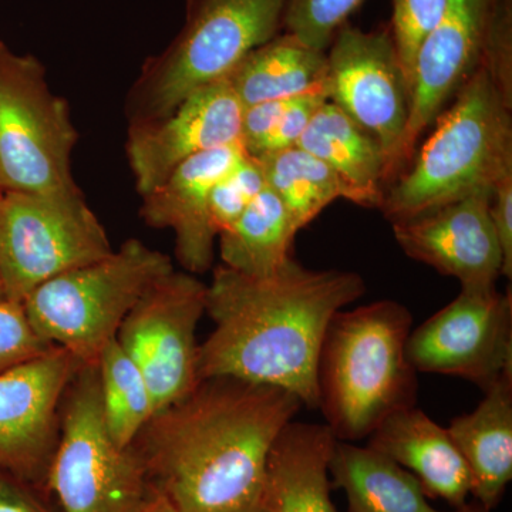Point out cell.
Wrapping results in <instances>:
<instances>
[{"mask_svg":"<svg viewBox=\"0 0 512 512\" xmlns=\"http://www.w3.org/2000/svg\"><path fill=\"white\" fill-rule=\"evenodd\" d=\"M303 404L278 387L210 377L151 417L134 446L177 512H241L262 503L276 440Z\"/></svg>","mask_w":512,"mask_h":512,"instance_id":"1","label":"cell"},{"mask_svg":"<svg viewBox=\"0 0 512 512\" xmlns=\"http://www.w3.org/2000/svg\"><path fill=\"white\" fill-rule=\"evenodd\" d=\"M366 291L362 276L308 269L289 258L275 274L251 278L218 266L205 313L214 322L200 345L198 376L278 387L319 407L320 349L330 320Z\"/></svg>","mask_w":512,"mask_h":512,"instance_id":"2","label":"cell"},{"mask_svg":"<svg viewBox=\"0 0 512 512\" xmlns=\"http://www.w3.org/2000/svg\"><path fill=\"white\" fill-rule=\"evenodd\" d=\"M412 313L377 301L330 320L318 366L319 407L339 441L366 439L387 417L416 406L417 372L406 353Z\"/></svg>","mask_w":512,"mask_h":512,"instance_id":"3","label":"cell"},{"mask_svg":"<svg viewBox=\"0 0 512 512\" xmlns=\"http://www.w3.org/2000/svg\"><path fill=\"white\" fill-rule=\"evenodd\" d=\"M434 121L419 154L384 191L390 221L413 217L512 174V103L478 66Z\"/></svg>","mask_w":512,"mask_h":512,"instance_id":"4","label":"cell"},{"mask_svg":"<svg viewBox=\"0 0 512 512\" xmlns=\"http://www.w3.org/2000/svg\"><path fill=\"white\" fill-rule=\"evenodd\" d=\"M288 0H187L185 23L143 63L126 101L128 123L157 120L201 87L227 79L284 28Z\"/></svg>","mask_w":512,"mask_h":512,"instance_id":"5","label":"cell"},{"mask_svg":"<svg viewBox=\"0 0 512 512\" xmlns=\"http://www.w3.org/2000/svg\"><path fill=\"white\" fill-rule=\"evenodd\" d=\"M173 271L170 256L131 238L106 258L40 285L22 305L46 343L96 366L131 309Z\"/></svg>","mask_w":512,"mask_h":512,"instance_id":"6","label":"cell"},{"mask_svg":"<svg viewBox=\"0 0 512 512\" xmlns=\"http://www.w3.org/2000/svg\"><path fill=\"white\" fill-rule=\"evenodd\" d=\"M79 141L69 103L47 82L37 57L0 42V194H72Z\"/></svg>","mask_w":512,"mask_h":512,"instance_id":"7","label":"cell"},{"mask_svg":"<svg viewBox=\"0 0 512 512\" xmlns=\"http://www.w3.org/2000/svg\"><path fill=\"white\" fill-rule=\"evenodd\" d=\"M64 399L46 471L63 512H140L153 485L137 447H120L110 436L96 366L80 369Z\"/></svg>","mask_w":512,"mask_h":512,"instance_id":"8","label":"cell"},{"mask_svg":"<svg viewBox=\"0 0 512 512\" xmlns=\"http://www.w3.org/2000/svg\"><path fill=\"white\" fill-rule=\"evenodd\" d=\"M113 251L83 191L0 194V276L9 301L23 303L50 279Z\"/></svg>","mask_w":512,"mask_h":512,"instance_id":"9","label":"cell"},{"mask_svg":"<svg viewBox=\"0 0 512 512\" xmlns=\"http://www.w3.org/2000/svg\"><path fill=\"white\" fill-rule=\"evenodd\" d=\"M326 93L379 141L389 187L406 168L404 138L412 110V90L389 25L365 32L346 23L336 32L326 50Z\"/></svg>","mask_w":512,"mask_h":512,"instance_id":"10","label":"cell"},{"mask_svg":"<svg viewBox=\"0 0 512 512\" xmlns=\"http://www.w3.org/2000/svg\"><path fill=\"white\" fill-rule=\"evenodd\" d=\"M205 301L207 285L174 269L148 289L117 332L121 349L146 380L156 413L181 402L201 382L197 328Z\"/></svg>","mask_w":512,"mask_h":512,"instance_id":"11","label":"cell"},{"mask_svg":"<svg viewBox=\"0 0 512 512\" xmlns=\"http://www.w3.org/2000/svg\"><path fill=\"white\" fill-rule=\"evenodd\" d=\"M417 373L454 376L483 392L512 375V296L495 286L461 288L457 298L410 332Z\"/></svg>","mask_w":512,"mask_h":512,"instance_id":"12","label":"cell"},{"mask_svg":"<svg viewBox=\"0 0 512 512\" xmlns=\"http://www.w3.org/2000/svg\"><path fill=\"white\" fill-rule=\"evenodd\" d=\"M82 367L55 346L0 373V471L25 484L46 476L60 406Z\"/></svg>","mask_w":512,"mask_h":512,"instance_id":"13","label":"cell"},{"mask_svg":"<svg viewBox=\"0 0 512 512\" xmlns=\"http://www.w3.org/2000/svg\"><path fill=\"white\" fill-rule=\"evenodd\" d=\"M242 106L228 79L188 94L167 116L128 123L126 153L140 197L188 158L241 143Z\"/></svg>","mask_w":512,"mask_h":512,"instance_id":"14","label":"cell"},{"mask_svg":"<svg viewBox=\"0 0 512 512\" xmlns=\"http://www.w3.org/2000/svg\"><path fill=\"white\" fill-rule=\"evenodd\" d=\"M491 191L393 221V234L404 254L453 276L461 288L497 285L503 275V251L490 215Z\"/></svg>","mask_w":512,"mask_h":512,"instance_id":"15","label":"cell"},{"mask_svg":"<svg viewBox=\"0 0 512 512\" xmlns=\"http://www.w3.org/2000/svg\"><path fill=\"white\" fill-rule=\"evenodd\" d=\"M497 0H447L436 28L414 63L412 110L404 138L406 167L421 134L433 126L468 77L480 66L485 33Z\"/></svg>","mask_w":512,"mask_h":512,"instance_id":"16","label":"cell"},{"mask_svg":"<svg viewBox=\"0 0 512 512\" xmlns=\"http://www.w3.org/2000/svg\"><path fill=\"white\" fill-rule=\"evenodd\" d=\"M245 153L242 144H232L197 154L141 197L140 217L150 228L174 232L175 255L188 274L211 268L217 239L210 214L212 188Z\"/></svg>","mask_w":512,"mask_h":512,"instance_id":"17","label":"cell"},{"mask_svg":"<svg viewBox=\"0 0 512 512\" xmlns=\"http://www.w3.org/2000/svg\"><path fill=\"white\" fill-rule=\"evenodd\" d=\"M367 447L412 473L429 497L441 498L453 508L468 504L471 476L466 461L447 429L419 407H407L387 417L370 436Z\"/></svg>","mask_w":512,"mask_h":512,"instance_id":"18","label":"cell"},{"mask_svg":"<svg viewBox=\"0 0 512 512\" xmlns=\"http://www.w3.org/2000/svg\"><path fill=\"white\" fill-rule=\"evenodd\" d=\"M336 439L326 424L291 421L269 457L262 504L268 512H340L330 498Z\"/></svg>","mask_w":512,"mask_h":512,"instance_id":"19","label":"cell"},{"mask_svg":"<svg viewBox=\"0 0 512 512\" xmlns=\"http://www.w3.org/2000/svg\"><path fill=\"white\" fill-rule=\"evenodd\" d=\"M447 431L470 471L471 495L493 511L512 480V375L488 387L476 409Z\"/></svg>","mask_w":512,"mask_h":512,"instance_id":"20","label":"cell"},{"mask_svg":"<svg viewBox=\"0 0 512 512\" xmlns=\"http://www.w3.org/2000/svg\"><path fill=\"white\" fill-rule=\"evenodd\" d=\"M296 146L328 165L345 200L360 207H380L389 184L383 148L332 101L319 107Z\"/></svg>","mask_w":512,"mask_h":512,"instance_id":"21","label":"cell"},{"mask_svg":"<svg viewBox=\"0 0 512 512\" xmlns=\"http://www.w3.org/2000/svg\"><path fill=\"white\" fill-rule=\"evenodd\" d=\"M329 476L332 488L348 498L349 512H493L477 503L437 510L412 473L379 451L348 441H336Z\"/></svg>","mask_w":512,"mask_h":512,"instance_id":"22","label":"cell"},{"mask_svg":"<svg viewBox=\"0 0 512 512\" xmlns=\"http://www.w3.org/2000/svg\"><path fill=\"white\" fill-rule=\"evenodd\" d=\"M227 79L244 107L326 92V52L284 32L252 50Z\"/></svg>","mask_w":512,"mask_h":512,"instance_id":"23","label":"cell"},{"mask_svg":"<svg viewBox=\"0 0 512 512\" xmlns=\"http://www.w3.org/2000/svg\"><path fill=\"white\" fill-rule=\"evenodd\" d=\"M295 237L284 204L266 185L241 217L218 234L222 265L241 275L265 278L291 258Z\"/></svg>","mask_w":512,"mask_h":512,"instance_id":"24","label":"cell"},{"mask_svg":"<svg viewBox=\"0 0 512 512\" xmlns=\"http://www.w3.org/2000/svg\"><path fill=\"white\" fill-rule=\"evenodd\" d=\"M266 185L284 204L298 234L333 201L343 198L342 185L328 165L298 146L258 158Z\"/></svg>","mask_w":512,"mask_h":512,"instance_id":"25","label":"cell"},{"mask_svg":"<svg viewBox=\"0 0 512 512\" xmlns=\"http://www.w3.org/2000/svg\"><path fill=\"white\" fill-rule=\"evenodd\" d=\"M96 369L101 410L110 436L120 447L134 446L156 413L146 380L116 339L101 352Z\"/></svg>","mask_w":512,"mask_h":512,"instance_id":"26","label":"cell"},{"mask_svg":"<svg viewBox=\"0 0 512 512\" xmlns=\"http://www.w3.org/2000/svg\"><path fill=\"white\" fill-rule=\"evenodd\" d=\"M365 0H288L285 33L298 37L312 49L326 52L333 37Z\"/></svg>","mask_w":512,"mask_h":512,"instance_id":"27","label":"cell"},{"mask_svg":"<svg viewBox=\"0 0 512 512\" xmlns=\"http://www.w3.org/2000/svg\"><path fill=\"white\" fill-rule=\"evenodd\" d=\"M265 187V173L261 161L245 153L231 171L212 188L211 224L217 237L241 217L242 212L247 210Z\"/></svg>","mask_w":512,"mask_h":512,"instance_id":"28","label":"cell"},{"mask_svg":"<svg viewBox=\"0 0 512 512\" xmlns=\"http://www.w3.org/2000/svg\"><path fill=\"white\" fill-rule=\"evenodd\" d=\"M392 22L389 23L397 56L404 76L413 89L414 63L421 43L443 16L447 0H390Z\"/></svg>","mask_w":512,"mask_h":512,"instance_id":"29","label":"cell"},{"mask_svg":"<svg viewBox=\"0 0 512 512\" xmlns=\"http://www.w3.org/2000/svg\"><path fill=\"white\" fill-rule=\"evenodd\" d=\"M480 66L512 103V0H497L485 33Z\"/></svg>","mask_w":512,"mask_h":512,"instance_id":"30","label":"cell"},{"mask_svg":"<svg viewBox=\"0 0 512 512\" xmlns=\"http://www.w3.org/2000/svg\"><path fill=\"white\" fill-rule=\"evenodd\" d=\"M53 348L32 328L22 303L0 299V373Z\"/></svg>","mask_w":512,"mask_h":512,"instance_id":"31","label":"cell"},{"mask_svg":"<svg viewBox=\"0 0 512 512\" xmlns=\"http://www.w3.org/2000/svg\"><path fill=\"white\" fill-rule=\"evenodd\" d=\"M328 100V93L325 90H315V92L296 96L282 114L274 130L266 137L255 158L265 157L268 154L276 153V151L296 146L316 111Z\"/></svg>","mask_w":512,"mask_h":512,"instance_id":"32","label":"cell"},{"mask_svg":"<svg viewBox=\"0 0 512 512\" xmlns=\"http://www.w3.org/2000/svg\"><path fill=\"white\" fill-rule=\"evenodd\" d=\"M490 215L501 251L503 275L512 276V174L505 175L491 191Z\"/></svg>","mask_w":512,"mask_h":512,"instance_id":"33","label":"cell"},{"mask_svg":"<svg viewBox=\"0 0 512 512\" xmlns=\"http://www.w3.org/2000/svg\"><path fill=\"white\" fill-rule=\"evenodd\" d=\"M0 512H46L26 490V484L0 471Z\"/></svg>","mask_w":512,"mask_h":512,"instance_id":"34","label":"cell"},{"mask_svg":"<svg viewBox=\"0 0 512 512\" xmlns=\"http://www.w3.org/2000/svg\"><path fill=\"white\" fill-rule=\"evenodd\" d=\"M140 512H177L170 501L164 497L163 494L158 493L157 490L151 491L147 503L141 508Z\"/></svg>","mask_w":512,"mask_h":512,"instance_id":"35","label":"cell"},{"mask_svg":"<svg viewBox=\"0 0 512 512\" xmlns=\"http://www.w3.org/2000/svg\"><path fill=\"white\" fill-rule=\"evenodd\" d=\"M241 512H268V510H266L264 504L261 503L258 505H254V507L248 508V510H244Z\"/></svg>","mask_w":512,"mask_h":512,"instance_id":"36","label":"cell"},{"mask_svg":"<svg viewBox=\"0 0 512 512\" xmlns=\"http://www.w3.org/2000/svg\"><path fill=\"white\" fill-rule=\"evenodd\" d=\"M0 299H6L5 288H3L2 276H0Z\"/></svg>","mask_w":512,"mask_h":512,"instance_id":"37","label":"cell"},{"mask_svg":"<svg viewBox=\"0 0 512 512\" xmlns=\"http://www.w3.org/2000/svg\"><path fill=\"white\" fill-rule=\"evenodd\" d=\"M185 2H187V0H185Z\"/></svg>","mask_w":512,"mask_h":512,"instance_id":"38","label":"cell"}]
</instances>
